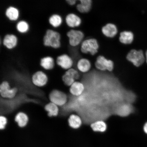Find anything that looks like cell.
<instances>
[{
	"mask_svg": "<svg viewBox=\"0 0 147 147\" xmlns=\"http://www.w3.org/2000/svg\"><path fill=\"white\" fill-rule=\"evenodd\" d=\"M61 35L57 31L48 29L46 31L43 38V45L46 47L53 49L59 48L61 45Z\"/></svg>",
	"mask_w": 147,
	"mask_h": 147,
	"instance_id": "cell-1",
	"label": "cell"
},
{
	"mask_svg": "<svg viewBox=\"0 0 147 147\" xmlns=\"http://www.w3.org/2000/svg\"><path fill=\"white\" fill-rule=\"evenodd\" d=\"M126 59L136 67L142 65L146 61L144 51L141 49H131L127 54Z\"/></svg>",
	"mask_w": 147,
	"mask_h": 147,
	"instance_id": "cell-2",
	"label": "cell"
},
{
	"mask_svg": "<svg viewBox=\"0 0 147 147\" xmlns=\"http://www.w3.org/2000/svg\"><path fill=\"white\" fill-rule=\"evenodd\" d=\"M99 45L97 40L94 38H90L82 42L80 51L84 54H90L94 56L98 52Z\"/></svg>",
	"mask_w": 147,
	"mask_h": 147,
	"instance_id": "cell-3",
	"label": "cell"
},
{
	"mask_svg": "<svg viewBox=\"0 0 147 147\" xmlns=\"http://www.w3.org/2000/svg\"><path fill=\"white\" fill-rule=\"evenodd\" d=\"M51 102L58 106H65L68 101V95L63 92L58 90H53L49 95Z\"/></svg>",
	"mask_w": 147,
	"mask_h": 147,
	"instance_id": "cell-4",
	"label": "cell"
},
{
	"mask_svg": "<svg viewBox=\"0 0 147 147\" xmlns=\"http://www.w3.org/2000/svg\"><path fill=\"white\" fill-rule=\"evenodd\" d=\"M19 89L17 87L11 88L9 83L5 81L0 85V94L2 98L11 99L18 94Z\"/></svg>",
	"mask_w": 147,
	"mask_h": 147,
	"instance_id": "cell-5",
	"label": "cell"
},
{
	"mask_svg": "<svg viewBox=\"0 0 147 147\" xmlns=\"http://www.w3.org/2000/svg\"><path fill=\"white\" fill-rule=\"evenodd\" d=\"M95 66L96 68L101 71H107L111 72L114 68V63L113 61L108 59L102 55L97 57Z\"/></svg>",
	"mask_w": 147,
	"mask_h": 147,
	"instance_id": "cell-6",
	"label": "cell"
},
{
	"mask_svg": "<svg viewBox=\"0 0 147 147\" xmlns=\"http://www.w3.org/2000/svg\"><path fill=\"white\" fill-rule=\"evenodd\" d=\"M67 36L69 38L70 45L72 47H76L82 43L84 37V34L81 31L71 29L68 32Z\"/></svg>",
	"mask_w": 147,
	"mask_h": 147,
	"instance_id": "cell-7",
	"label": "cell"
},
{
	"mask_svg": "<svg viewBox=\"0 0 147 147\" xmlns=\"http://www.w3.org/2000/svg\"><path fill=\"white\" fill-rule=\"evenodd\" d=\"M66 2L70 5H74L78 2L76 9L81 13H86L91 10L92 5V0H65Z\"/></svg>",
	"mask_w": 147,
	"mask_h": 147,
	"instance_id": "cell-8",
	"label": "cell"
},
{
	"mask_svg": "<svg viewBox=\"0 0 147 147\" xmlns=\"http://www.w3.org/2000/svg\"><path fill=\"white\" fill-rule=\"evenodd\" d=\"M32 81L36 87H41L46 85L48 82L47 74L41 71H38L34 73L32 78Z\"/></svg>",
	"mask_w": 147,
	"mask_h": 147,
	"instance_id": "cell-9",
	"label": "cell"
},
{
	"mask_svg": "<svg viewBox=\"0 0 147 147\" xmlns=\"http://www.w3.org/2000/svg\"><path fill=\"white\" fill-rule=\"evenodd\" d=\"M56 63L61 68L67 70L72 68L74 62L73 59L69 55L63 54L57 57Z\"/></svg>",
	"mask_w": 147,
	"mask_h": 147,
	"instance_id": "cell-10",
	"label": "cell"
},
{
	"mask_svg": "<svg viewBox=\"0 0 147 147\" xmlns=\"http://www.w3.org/2000/svg\"><path fill=\"white\" fill-rule=\"evenodd\" d=\"M3 45L7 49H13L17 46L18 43L17 37L14 34H8L3 38Z\"/></svg>",
	"mask_w": 147,
	"mask_h": 147,
	"instance_id": "cell-11",
	"label": "cell"
},
{
	"mask_svg": "<svg viewBox=\"0 0 147 147\" xmlns=\"http://www.w3.org/2000/svg\"><path fill=\"white\" fill-rule=\"evenodd\" d=\"M65 21L67 26L71 28L79 27L82 23L80 18L76 14L73 13L68 14L66 16Z\"/></svg>",
	"mask_w": 147,
	"mask_h": 147,
	"instance_id": "cell-12",
	"label": "cell"
},
{
	"mask_svg": "<svg viewBox=\"0 0 147 147\" xmlns=\"http://www.w3.org/2000/svg\"><path fill=\"white\" fill-rule=\"evenodd\" d=\"M85 90L84 84L80 81L75 82L69 88L71 94L75 96H79L82 95Z\"/></svg>",
	"mask_w": 147,
	"mask_h": 147,
	"instance_id": "cell-13",
	"label": "cell"
},
{
	"mask_svg": "<svg viewBox=\"0 0 147 147\" xmlns=\"http://www.w3.org/2000/svg\"><path fill=\"white\" fill-rule=\"evenodd\" d=\"M91 66L90 61L88 59L84 58L79 59L76 64L77 69L80 72L83 73L89 72L91 69Z\"/></svg>",
	"mask_w": 147,
	"mask_h": 147,
	"instance_id": "cell-14",
	"label": "cell"
},
{
	"mask_svg": "<svg viewBox=\"0 0 147 147\" xmlns=\"http://www.w3.org/2000/svg\"><path fill=\"white\" fill-rule=\"evenodd\" d=\"M102 32L105 36L112 38L116 35L118 30L115 25L112 23H108L102 27Z\"/></svg>",
	"mask_w": 147,
	"mask_h": 147,
	"instance_id": "cell-15",
	"label": "cell"
},
{
	"mask_svg": "<svg viewBox=\"0 0 147 147\" xmlns=\"http://www.w3.org/2000/svg\"><path fill=\"white\" fill-rule=\"evenodd\" d=\"M20 15L19 10L14 6H9L5 10V15L11 21H17L20 17Z\"/></svg>",
	"mask_w": 147,
	"mask_h": 147,
	"instance_id": "cell-16",
	"label": "cell"
},
{
	"mask_svg": "<svg viewBox=\"0 0 147 147\" xmlns=\"http://www.w3.org/2000/svg\"><path fill=\"white\" fill-rule=\"evenodd\" d=\"M68 122L69 126L74 129L80 128L83 124L82 118L76 114H72L69 115Z\"/></svg>",
	"mask_w": 147,
	"mask_h": 147,
	"instance_id": "cell-17",
	"label": "cell"
},
{
	"mask_svg": "<svg viewBox=\"0 0 147 147\" xmlns=\"http://www.w3.org/2000/svg\"><path fill=\"white\" fill-rule=\"evenodd\" d=\"M119 39L121 43L123 44L130 45L134 41V34L131 31H124L121 32Z\"/></svg>",
	"mask_w": 147,
	"mask_h": 147,
	"instance_id": "cell-18",
	"label": "cell"
},
{
	"mask_svg": "<svg viewBox=\"0 0 147 147\" xmlns=\"http://www.w3.org/2000/svg\"><path fill=\"white\" fill-rule=\"evenodd\" d=\"M40 65L47 70H50L54 68L55 61L54 59L51 56H46L41 59Z\"/></svg>",
	"mask_w": 147,
	"mask_h": 147,
	"instance_id": "cell-19",
	"label": "cell"
},
{
	"mask_svg": "<svg viewBox=\"0 0 147 147\" xmlns=\"http://www.w3.org/2000/svg\"><path fill=\"white\" fill-rule=\"evenodd\" d=\"M15 121L17 123L20 127L23 128L26 126L28 123L29 118L28 115L23 112L18 113L15 117Z\"/></svg>",
	"mask_w": 147,
	"mask_h": 147,
	"instance_id": "cell-20",
	"label": "cell"
},
{
	"mask_svg": "<svg viewBox=\"0 0 147 147\" xmlns=\"http://www.w3.org/2000/svg\"><path fill=\"white\" fill-rule=\"evenodd\" d=\"M45 109L47 112V115L49 117H56L59 114V110L58 106L51 102L46 105Z\"/></svg>",
	"mask_w": 147,
	"mask_h": 147,
	"instance_id": "cell-21",
	"label": "cell"
},
{
	"mask_svg": "<svg viewBox=\"0 0 147 147\" xmlns=\"http://www.w3.org/2000/svg\"><path fill=\"white\" fill-rule=\"evenodd\" d=\"M92 130L94 132L103 133L107 129V126L105 121L98 120L92 123L90 125Z\"/></svg>",
	"mask_w": 147,
	"mask_h": 147,
	"instance_id": "cell-22",
	"label": "cell"
},
{
	"mask_svg": "<svg viewBox=\"0 0 147 147\" xmlns=\"http://www.w3.org/2000/svg\"><path fill=\"white\" fill-rule=\"evenodd\" d=\"M49 21L51 26L55 28H57L62 25L63 20L60 15L54 14L50 16L49 18Z\"/></svg>",
	"mask_w": 147,
	"mask_h": 147,
	"instance_id": "cell-23",
	"label": "cell"
},
{
	"mask_svg": "<svg viewBox=\"0 0 147 147\" xmlns=\"http://www.w3.org/2000/svg\"><path fill=\"white\" fill-rule=\"evenodd\" d=\"M16 30L21 34H24L28 32L29 29V24L26 21L21 20L18 22L16 25Z\"/></svg>",
	"mask_w": 147,
	"mask_h": 147,
	"instance_id": "cell-24",
	"label": "cell"
},
{
	"mask_svg": "<svg viewBox=\"0 0 147 147\" xmlns=\"http://www.w3.org/2000/svg\"><path fill=\"white\" fill-rule=\"evenodd\" d=\"M65 73L72 77L73 78L75 79L76 81H79V80H80L81 76L80 73L78 69H75L74 68H71L66 71Z\"/></svg>",
	"mask_w": 147,
	"mask_h": 147,
	"instance_id": "cell-25",
	"label": "cell"
},
{
	"mask_svg": "<svg viewBox=\"0 0 147 147\" xmlns=\"http://www.w3.org/2000/svg\"><path fill=\"white\" fill-rule=\"evenodd\" d=\"M62 80L63 83L67 87H70L76 80L70 75L65 73L62 76Z\"/></svg>",
	"mask_w": 147,
	"mask_h": 147,
	"instance_id": "cell-26",
	"label": "cell"
},
{
	"mask_svg": "<svg viewBox=\"0 0 147 147\" xmlns=\"http://www.w3.org/2000/svg\"><path fill=\"white\" fill-rule=\"evenodd\" d=\"M8 123V120L6 117L3 115L0 117V129L1 130L4 129Z\"/></svg>",
	"mask_w": 147,
	"mask_h": 147,
	"instance_id": "cell-27",
	"label": "cell"
},
{
	"mask_svg": "<svg viewBox=\"0 0 147 147\" xmlns=\"http://www.w3.org/2000/svg\"><path fill=\"white\" fill-rule=\"evenodd\" d=\"M143 130L145 133L147 134V122L146 123L143 127Z\"/></svg>",
	"mask_w": 147,
	"mask_h": 147,
	"instance_id": "cell-28",
	"label": "cell"
},
{
	"mask_svg": "<svg viewBox=\"0 0 147 147\" xmlns=\"http://www.w3.org/2000/svg\"><path fill=\"white\" fill-rule=\"evenodd\" d=\"M145 57H146V61L147 63V50L145 52Z\"/></svg>",
	"mask_w": 147,
	"mask_h": 147,
	"instance_id": "cell-29",
	"label": "cell"
}]
</instances>
